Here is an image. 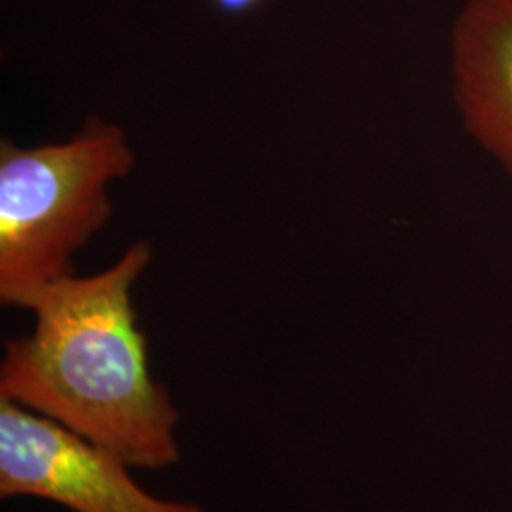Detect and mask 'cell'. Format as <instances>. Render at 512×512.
<instances>
[{"label": "cell", "instance_id": "6da1fadb", "mask_svg": "<svg viewBox=\"0 0 512 512\" xmlns=\"http://www.w3.org/2000/svg\"><path fill=\"white\" fill-rule=\"evenodd\" d=\"M133 243L101 274L67 275L31 302L35 329L6 342L0 399L38 412L92 440L129 467L179 461V412L148 368L131 289L150 264Z\"/></svg>", "mask_w": 512, "mask_h": 512}, {"label": "cell", "instance_id": "7a4b0ae2", "mask_svg": "<svg viewBox=\"0 0 512 512\" xmlns=\"http://www.w3.org/2000/svg\"><path fill=\"white\" fill-rule=\"evenodd\" d=\"M126 131L101 118L65 143L0 145V300L27 308L73 275V256L109 222L110 183L128 177Z\"/></svg>", "mask_w": 512, "mask_h": 512}, {"label": "cell", "instance_id": "3957f363", "mask_svg": "<svg viewBox=\"0 0 512 512\" xmlns=\"http://www.w3.org/2000/svg\"><path fill=\"white\" fill-rule=\"evenodd\" d=\"M128 463L61 423L0 399V495L38 497L73 512H203L147 494Z\"/></svg>", "mask_w": 512, "mask_h": 512}, {"label": "cell", "instance_id": "277c9868", "mask_svg": "<svg viewBox=\"0 0 512 512\" xmlns=\"http://www.w3.org/2000/svg\"><path fill=\"white\" fill-rule=\"evenodd\" d=\"M450 63L465 131L512 179V0H465Z\"/></svg>", "mask_w": 512, "mask_h": 512}, {"label": "cell", "instance_id": "5b68a950", "mask_svg": "<svg viewBox=\"0 0 512 512\" xmlns=\"http://www.w3.org/2000/svg\"><path fill=\"white\" fill-rule=\"evenodd\" d=\"M211 2L226 14H245L262 4V0H211Z\"/></svg>", "mask_w": 512, "mask_h": 512}]
</instances>
